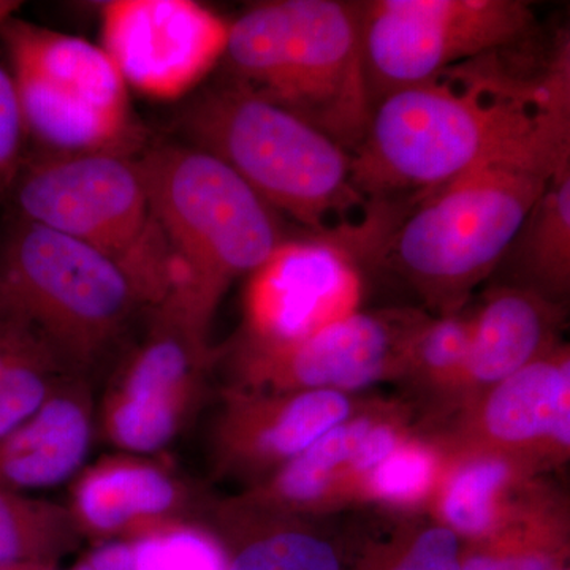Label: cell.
<instances>
[{
  "label": "cell",
  "mask_w": 570,
  "mask_h": 570,
  "mask_svg": "<svg viewBox=\"0 0 570 570\" xmlns=\"http://www.w3.org/2000/svg\"><path fill=\"white\" fill-rule=\"evenodd\" d=\"M513 50L450 67L373 105L352 154L356 190L389 204L415 202L464 174L530 129L570 96V41L561 33L539 70H523Z\"/></svg>",
  "instance_id": "cell-1"
},
{
  "label": "cell",
  "mask_w": 570,
  "mask_h": 570,
  "mask_svg": "<svg viewBox=\"0 0 570 570\" xmlns=\"http://www.w3.org/2000/svg\"><path fill=\"white\" fill-rule=\"evenodd\" d=\"M570 159V96L534 126L412 204L387 242L390 265L441 314L501 265L551 175Z\"/></svg>",
  "instance_id": "cell-2"
},
{
  "label": "cell",
  "mask_w": 570,
  "mask_h": 570,
  "mask_svg": "<svg viewBox=\"0 0 570 570\" xmlns=\"http://www.w3.org/2000/svg\"><path fill=\"white\" fill-rule=\"evenodd\" d=\"M230 80L313 124L354 154L370 122L363 6L272 0L230 22Z\"/></svg>",
  "instance_id": "cell-3"
},
{
  "label": "cell",
  "mask_w": 570,
  "mask_h": 570,
  "mask_svg": "<svg viewBox=\"0 0 570 570\" xmlns=\"http://www.w3.org/2000/svg\"><path fill=\"white\" fill-rule=\"evenodd\" d=\"M140 164L149 213L170 254L167 298L209 333L228 287L287 239L279 214L227 165L195 146H157Z\"/></svg>",
  "instance_id": "cell-4"
},
{
  "label": "cell",
  "mask_w": 570,
  "mask_h": 570,
  "mask_svg": "<svg viewBox=\"0 0 570 570\" xmlns=\"http://www.w3.org/2000/svg\"><path fill=\"white\" fill-rule=\"evenodd\" d=\"M190 146L234 170L266 205L316 235L366 200L352 154L294 111L234 80L195 97L181 118Z\"/></svg>",
  "instance_id": "cell-5"
},
{
  "label": "cell",
  "mask_w": 570,
  "mask_h": 570,
  "mask_svg": "<svg viewBox=\"0 0 570 570\" xmlns=\"http://www.w3.org/2000/svg\"><path fill=\"white\" fill-rule=\"evenodd\" d=\"M0 285L10 313L82 377L149 309L121 262L20 217L0 245Z\"/></svg>",
  "instance_id": "cell-6"
},
{
  "label": "cell",
  "mask_w": 570,
  "mask_h": 570,
  "mask_svg": "<svg viewBox=\"0 0 570 570\" xmlns=\"http://www.w3.org/2000/svg\"><path fill=\"white\" fill-rule=\"evenodd\" d=\"M0 36L26 134L55 154L132 151L129 91L102 47L11 17Z\"/></svg>",
  "instance_id": "cell-7"
},
{
  "label": "cell",
  "mask_w": 570,
  "mask_h": 570,
  "mask_svg": "<svg viewBox=\"0 0 570 570\" xmlns=\"http://www.w3.org/2000/svg\"><path fill=\"white\" fill-rule=\"evenodd\" d=\"M363 6L371 102L441 71L523 45L534 26L521 0H374Z\"/></svg>",
  "instance_id": "cell-8"
},
{
  "label": "cell",
  "mask_w": 570,
  "mask_h": 570,
  "mask_svg": "<svg viewBox=\"0 0 570 570\" xmlns=\"http://www.w3.org/2000/svg\"><path fill=\"white\" fill-rule=\"evenodd\" d=\"M145 335L116 366L96 407L115 452L160 456L189 425L205 392L208 332L175 299L153 307Z\"/></svg>",
  "instance_id": "cell-9"
},
{
  "label": "cell",
  "mask_w": 570,
  "mask_h": 570,
  "mask_svg": "<svg viewBox=\"0 0 570 570\" xmlns=\"http://www.w3.org/2000/svg\"><path fill=\"white\" fill-rule=\"evenodd\" d=\"M18 217L129 265L151 228L140 160L129 154H55L18 170Z\"/></svg>",
  "instance_id": "cell-10"
},
{
  "label": "cell",
  "mask_w": 570,
  "mask_h": 570,
  "mask_svg": "<svg viewBox=\"0 0 570 570\" xmlns=\"http://www.w3.org/2000/svg\"><path fill=\"white\" fill-rule=\"evenodd\" d=\"M376 246L363 224L341 235L287 238L250 273L245 294L247 346L298 343L358 311L363 276L354 247Z\"/></svg>",
  "instance_id": "cell-11"
},
{
  "label": "cell",
  "mask_w": 570,
  "mask_h": 570,
  "mask_svg": "<svg viewBox=\"0 0 570 570\" xmlns=\"http://www.w3.org/2000/svg\"><path fill=\"white\" fill-rule=\"evenodd\" d=\"M426 317L419 311H356L288 346L239 343L232 358V387L346 393L370 387L381 379L401 376L409 344Z\"/></svg>",
  "instance_id": "cell-12"
},
{
  "label": "cell",
  "mask_w": 570,
  "mask_h": 570,
  "mask_svg": "<svg viewBox=\"0 0 570 570\" xmlns=\"http://www.w3.org/2000/svg\"><path fill=\"white\" fill-rule=\"evenodd\" d=\"M230 22L194 0H112L102 48L127 88L156 100L194 91L223 62Z\"/></svg>",
  "instance_id": "cell-13"
},
{
  "label": "cell",
  "mask_w": 570,
  "mask_h": 570,
  "mask_svg": "<svg viewBox=\"0 0 570 570\" xmlns=\"http://www.w3.org/2000/svg\"><path fill=\"white\" fill-rule=\"evenodd\" d=\"M352 415L351 397L333 390L275 393L230 387L214 420L213 466L217 474L257 485Z\"/></svg>",
  "instance_id": "cell-14"
},
{
  "label": "cell",
  "mask_w": 570,
  "mask_h": 570,
  "mask_svg": "<svg viewBox=\"0 0 570 570\" xmlns=\"http://www.w3.org/2000/svg\"><path fill=\"white\" fill-rule=\"evenodd\" d=\"M206 502L163 456L115 452L71 480L69 509L82 539L132 540L175 520H198Z\"/></svg>",
  "instance_id": "cell-15"
},
{
  "label": "cell",
  "mask_w": 570,
  "mask_h": 570,
  "mask_svg": "<svg viewBox=\"0 0 570 570\" xmlns=\"http://www.w3.org/2000/svg\"><path fill=\"white\" fill-rule=\"evenodd\" d=\"M570 358L557 346L482 392L471 428L478 450L515 460L527 452L564 455L570 445Z\"/></svg>",
  "instance_id": "cell-16"
},
{
  "label": "cell",
  "mask_w": 570,
  "mask_h": 570,
  "mask_svg": "<svg viewBox=\"0 0 570 570\" xmlns=\"http://www.w3.org/2000/svg\"><path fill=\"white\" fill-rule=\"evenodd\" d=\"M88 377L70 374L24 425L0 439V489L29 493L77 478L96 436Z\"/></svg>",
  "instance_id": "cell-17"
},
{
  "label": "cell",
  "mask_w": 570,
  "mask_h": 570,
  "mask_svg": "<svg viewBox=\"0 0 570 570\" xmlns=\"http://www.w3.org/2000/svg\"><path fill=\"white\" fill-rule=\"evenodd\" d=\"M557 303L520 285L493 288L475 309L464 387H493L557 347Z\"/></svg>",
  "instance_id": "cell-18"
},
{
  "label": "cell",
  "mask_w": 570,
  "mask_h": 570,
  "mask_svg": "<svg viewBox=\"0 0 570 570\" xmlns=\"http://www.w3.org/2000/svg\"><path fill=\"white\" fill-rule=\"evenodd\" d=\"M206 527L223 543L227 570H344L335 543L298 517L238 497L206 502Z\"/></svg>",
  "instance_id": "cell-19"
},
{
  "label": "cell",
  "mask_w": 570,
  "mask_h": 570,
  "mask_svg": "<svg viewBox=\"0 0 570 570\" xmlns=\"http://www.w3.org/2000/svg\"><path fill=\"white\" fill-rule=\"evenodd\" d=\"M379 412L352 415L326 431L264 482L242 498L285 515L299 517L351 494H362L356 455Z\"/></svg>",
  "instance_id": "cell-20"
},
{
  "label": "cell",
  "mask_w": 570,
  "mask_h": 570,
  "mask_svg": "<svg viewBox=\"0 0 570 570\" xmlns=\"http://www.w3.org/2000/svg\"><path fill=\"white\" fill-rule=\"evenodd\" d=\"M520 277L530 288L553 302L564 295L570 281V159L551 175L530 216L510 245Z\"/></svg>",
  "instance_id": "cell-21"
},
{
  "label": "cell",
  "mask_w": 570,
  "mask_h": 570,
  "mask_svg": "<svg viewBox=\"0 0 570 570\" xmlns=\"http://www.w3.org/2000/svg\"><path fill=\"white\" fill-rule=\"evenodd\" d=\"M515 475V460L483 450L471 453L442 487L444 527L468 542L487 538L505 520L502 497Z\"/></svg>",
  "instance_id": "cell-22"
},
{
  "label": "cell",
  "mask_w": 570,
  "mask_h": 570,
  "mask_svg": "<svg viewBox=\"0 0 570 570\" xmlns=\"http://www.w3.org/2000/svg\"><path fill=\"white\" fill-rule=\"evenodd\" d=\"M81 540L66 504L0 489V569L58 564Z\"/></svg>",
  "instance_id": "cell-23"
},
{
  "label": "cell",
  "mask_w": 570,
  "mask_h": 570,
  "mask_svg": "<svg viewBox=\"0 0 570 570\" xmlns=\"http://www.w3.org/2000/svg\"><path fill=\"white\" fill-rule=\"evenodd\" d=\"M568 553L560 520L505 517L487 538L463 543L460 570H557Z\"/></svg>",
  "instance_id": "cell-24"
},
{
  "label": "cell",
  "mask_w": 570,
  "mask_h": 570,
  "mask_svg": "<svg viewBox=\"0 0 570 570\" xmlns=\"http://www.w3.org/2000/svg\"><path fill=\"white\" fill-rule=\"evenodd\" d=\"M474 314L459 307L436 318L426 317L409 344L400 377L422 387L464 389Z\"/></svg>",
  "instance_id": "cell-25"
},
{
  "label": "cell",
  "mask_w": 570,
  "mask_h": 570,
  "mask_svg": "<svg viewBox=\"0 0 570 570\" xmlns=\"http://www.w3.org/2000/svg\"><path fill=\"white\" fill-rule=\"evenodd\" d=\"M127 542L132 570H227L223 543L200 519L168 521Z\"/></svg>",
  "instance_id": "cell-26"
},
{
  "label": "cell",
  "mask_w": 570,
  "mask_h": 570,
  "mask_svg": "<svg viewBox=\"0 0 570 570\" xmlns=\"http://www.w3.org/2000/svg\"><path fill=\"white\" fill-rule=\"evenodd\" d=\"M70 374L47 347L14 363L0 379V439L32 419Z\"/></svg>",
  "instance_id": "cell-27"
},
{
  "label": "cell",
  "mask_w": 570,
  "mask_h": 570,
  "mask_svg": "<svg viewBox=\"0 0 570 570\" xmlns=\"http://www.w3.org/2000/svg\"><path fill=\"white\" fill-rule=\"evenodd\" d=\"M441 456L422 441L406 439L366 479L363 494L395 505L425 501L438 485Z\"/></svg>",
  "instance_id": "cell-28"
},
{
  "label": "cell",
  "mask_w": 570,
  "mask_h": 570,
  "mask_svg": "<svg viewBox=\"0 0 570 570\" xmlns=\"http://www.w3.org/2000/svg\"><path fill=\"white\" fill-rule=\"evenodd\" d=\"M461 551L463 540L434 524L374 547L352 570H460Z\"/></svg>",
  "instance_id": "cell-29"
},
{
  "label": "cell",
  "mask_w": 570,
  "mask_h": 570,
  "mask_svg": "<svg viewBox=\"0 0 570 570\" xmlns=\"http://www.w3.org/2000/svg\"><path fill=\"white\" fill-rule=\"evenodd\" d=\"M20 100L10 71L0 63V193L10 189L21 168L26 137Z\"/></svg>",
  "instance_id": "cell-30"
},
{
  "label": "cell",
  "mask_w": 570,
  "mask_h": 570,
  "mask_svg": "<svg viewBox=\"0 0 570 570\" xmlns=\"http://www.w3.org/2000/svg\"><path fill=\"white\" fill-rule=\"evenodd\" d=\"M43 347V341L20 318L0 324V379L14 363Z\"/></svg>",
  "instance_id": "cell-31"
},
{
  "label": "cell",
  "mask_w": 570,
  "mask_h": 570,
  "mask_svg": "<svg viewBox=\"0 0 570 570\" xmlns=\"http://www.w3.org/2000/svg\"><path fill=\"white\" fill-rule=\"evenodd\" d=\"M70 570H132V554L127 540L96 543Z\"/></svg>",
  "instance_id": "cell-32"
},
{
  "label": "cell",
  "mask_w": 570,
  "mask_h": 570,
  "mask_svg": "<svg viewBox=\"0 0 570 570\" xmlns=\"http://www.w3.org/2000/svg\"><path fill=\"white\" fill-rule=\"evenodd\" d=\"M0 570H58V564H45V562H28V564L10 566Z\"/></svg>",
  "instance_id": "cell-33"
},
{
  "label": "cell",
  "mask_w": 570,
  "mask_h": 570,
  "mask_svg": "<svg viewBox=\"0 0 570 570\" xmlns=\"http://www.w3.org/2000/svg\"><path fill=\"white\" fill-rule=\"evenodd\" d=\"M10 318H14V316L10 313L9 306H7L6 298H3L2 285H0V324L10 321Z\"/></svg>",
  "instance_id": "cell-34"
},
{
  "label": "cell",
  "mask_w": 570,
  "mask_h": 570,
  "mask_svg": "<svg viewBox=\"0 0 570 570\" xmlns=\"http://www.w3.org/2000/svg\"><path fill=\"white\" fill-rule=\"evenodd\" d=\"M7 11H9V9H7L3 3H0V24H2L3 21L9 20L10 14L7 13Z\"/></svg>",
  "instance_id": "cell-35"
},
{
  "label": "cell",
  "mask_w": 570,
  "mask_h": 570,
  "mask_svg": "<svg viewBox=\"0 0 570 570\" xmlns=\"http://www.w3.org/2000/svg\"><path fill=\"white\" fill-rule=\"evenodd\" d=\"M557 570H569V566L568 564L561 566V568H558Z\"/></svg>",
  "instance_id": "cell-36"
}]
</instances>
